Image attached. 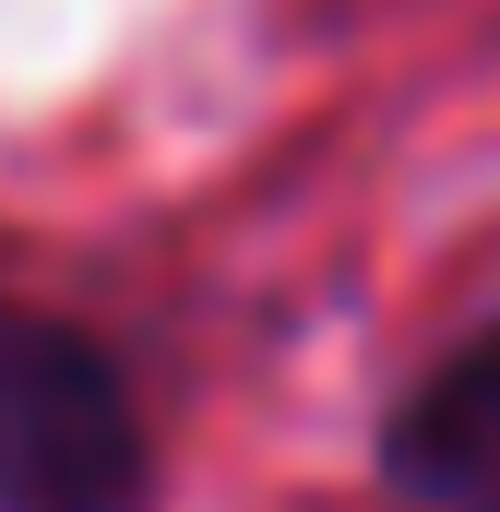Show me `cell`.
Masks as SVG:
<instances>
[{"instance_id": "obj_1", "label": "cell", "mask_w": 500, "mask_h": 512, "mask_svg": "<svg viewBox=\"0 0 500 512\" xmlns=\"http://www.w3.org/2000/svg\"><path fill=\"white\" fill-rule=\"evenodd\" d=\"M143 429L108 358L60 322L0 310V512H131Z\"/></svg>"}, {"instance_id": "obj_2", "label": "cell", "mask_w": 500, "mask_h": 512, "mask_svg": "<svg viewBox=\"0 0 500 512\" xmlns=\"http://www.w3.org/2000/svg\"><path fill=\"white\" fill-rule=\"evenodd\" d=\"M405 477L417 489H489L500 477V346H477L429 393V417L405 429Z\"/></svg>"}]
</instances>
